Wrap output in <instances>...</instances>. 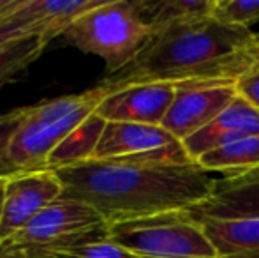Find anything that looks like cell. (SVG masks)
<instances>
[{
	"label": "cell",
	"mask_w": 259,
	"mask_h": 258,
	"mask_svg": "<svg viewBox=\"0 0 259 258\" xmlns=\"http://www.w3.org/2000/svg\"><path fill=\"white\" fill-rule=\"evenodd\" d=\"M65 198L97 210L108 225L162 212L189 210L205 202L221 175L198 163L89 161L55 172Z\"/></svg>",
	"instance_id": "cell-1"
},
{
	"label": "cell",
	"mask_w": 259,
	"mask_h": 258,
	"mask_svg": "<svg viewBox=\"0 0 259 258\" xmlns=\"http://www.w3.org/2000/svg\"><path fill=\"white\" fill-rule=\"evenodd\" d=\"M252 28L226 25L213 16L171 25L154 32L150 41L127 65L106 75L99 85L109 92L145 83L166 85H236L256 69Z\"/></svg>",
	"instance_id": "cell-2"
},
{
	"label": "cell",
	"mask_w": 259,
	"mask_h": 258,
	"mask_svg": "<svg viewBox=\"0 0 259 258\" xmlns=\"http://www.w3.org/2000/svg\"><path fill=\"white\" fill-rule=\"evenodd\" d=\"M154 35L141 0H103L62 34L67 45L101 57L108 75L127 65Z\"/></svg>",
	"instance_id": "cell-3"
},
{
	"label": "cell",
	"mask_w": 259,
	"mask_h": 258,
	"mask_svg": "<svg viewBox=\"0 0 259 258\" xmlns=\"http://www.w3.org/2000/svg\"><path fill=\"white\" fill-rule=\"evenodd\" d=\"M109 239L138 258H215L203 227L185 210L109 225Z\"/></svg>",
	"instance_id": "cell-4"
},
{
	"label": "cell",
	"mask_w": 259,
	"mask_h": 258,
	"mask_svg": "<svg viewBox=\"0 0 259 258\" xmlns=\"http://www.w3.org/2000/svg\"><path fill=\"white\" fill-rule=\"evenodd\" d=\"M92 159L99 161L194 163L184 143L162 126L106 122Z\"/></svg>",
	"instance_id": "cell-5"
},
{
	"label": "cell",
	"mask_w": 259,
	"mask_h": 258,
	"mask_svg": "<svg viewBox=\"0 0 259 258\" xmlns=\"http://www.w3.org/2000/svg\"><path fill=\"white\" fill-rule=\"evenodd\" d=\"M108 227L104 217L89 203L60 196L42 209L28 227L4 244L52 248L81 241Z\"/></svg>",
	"instance_id": "cell-6"
},
{
	"label": "cell",
	"mask_w": 259,
	"mask_h": 258,
	"mask_svg": "<svg viewBox=\"0 0 259 258\" xmlns=\"http://www.w3.org/2000/svg\"><path fill=\"white\" fill-rule=\"evenodd\" d=\"M64 195L58 175L53 170L18 172L6 180L0 244L20 234L42 209Z\"/></svg>",
	"instance_id": "cell-7"
},
{
	"label": "cell",
	"mask_w": 259,
	"mask_h": 258,
	"mask_svg": "<svg viewBox=\"0 0 259 258\" xmlns=\"http://www.w3.org/2000/svg\"><path fill=\"white\" fill-rule=\"evenodd\" d=\"M236 97V87L228 83L180 85L162 121V128L184 141L219 117Z\"/></svg>",
	"instance_id": "cell-8"
},
{
	"label": "cell",
	"mask_w": 259,
	"mask_h": 258,
	"mask_svg": "<svg viewBox=\"0 0 259 258\" xmlns=\"http://www.w3.org/2000/svg\"><path fill=\"white\" fill-rule=\"evenodd\" d=\"M92 115H74L60 122H42L32 117L28 106L27 115L9 143L11 163L18 172L48 170V159L55 149Z\"/></svg>",
	"instance_id": "cell-9"
},
{
	"label": "cell",
	"mask_w": 259,
	"mask_h": 258,
	"mask_svg": "<svg viewBox=\"0 0 259 258\" xmlns=\"http://www.w3.org/2000/svg\"><path fill=\"white\" fill-rule=\"evenodd\" d=\"M177 87L166 83L133 85L111 92L97 106L96 114L106 122L162 126L167 110L173 104Z\"/></svg>",
	"instance_id": "cell-10"
},
{
	"label": "cell",
	"mask_w": 259,
	"mask_h": 258,
	"mask_svg": "<svg viewBox=\"0 0 259 258\" xmlns=\"http://www.w3.org/2000/svg\"><path fill=\"white\" fill-rule=\"evenodd\" d=\"M199 219H259V168L221 175L205 202L185 210Z\"/></svg>",
	"instance_id": "cell-11"
},
{
	"label": "cell",
	"mask_w": 259,
	"mask_h": 258,
	"mask_svg": "<svg viewBox=\"0 0 259 258\" xmlns=\"http://www.w3.org/2000/svg\"><path fill=\"white\" fill-rule=\"evenodd\" d=\"M256 134H259V110L238 96L224 112L219 114V117L182 143L189 158L198 163L201 156L215 149Z\"/></svg>",
	"instance_id": "cell-12"
},
{
	"label": "cell",
	"mask_w": 259,
	"mask_h": 258,
	"mask_svg": "<svg viewBox=\"0 0 259 258\" xmlns=\"http://www.w3.org/2000/svg\"><path fill=\"white\" fill-rule=\"evenodd\" d=\"M101 2L103 0H20L9 18H16L30 27L46 46L53 38H62L76 18L89 13Z\"/></svg>",
	"instance_id": "cell-13"
},
{
	"label": "cell",
	"mask_w": 259,
	"mask_h": 258,
	"mask_svg": "<svg viewBox=\"0 0 259 258\" xmlns=\"http://www.w3.org/2000/svg\"><path fill=\"white\" fill-rule=\"evenodd\" d=\"M217 258H259V219H199Z\"/></svg>",
	"instance_id": "cell-14"
},
{
	"label": "cell",
	"mask_w": 259,
	"mask_h": 258,
	"mask_svg": "<svg viewBox=\"0 0 259 258\" xmlns=\"http://www.w3.org/2000/svg\"><path fill=\"white\" fill-rule=\"evenodd\" d=\"M104 126L106 121H103L97 114L87 119L79 128H76L55 149L48 159V170L57 172V170L65 168V166H72L92 159Z\"/></svg>",
	"instance_id": "cell-15"
},
{
	"label": "cell",
	"mask_w": 259,
	"mask_h": 258,
	"mask_svg": "<svg viewBox=\"0 0 259 258\" xmlns=\"http://www.w3.org/2000/svg\"><path fill=\"white\" fill-rule=\"evenodd\" d=\"M198 165L217 175H233L259 168V134L215 149L201 156Z\"/></svg>",
	"instance_id": "cell-16"
},
{
	"label": "cell",
	"mask_w": 259,
	"mask_h": 258,
	"mask_svg": "<svg viewBox=\"0 0 259 258\" xmlns=\"http://www.w3.org/2000/svg\"><path fill=\"white\" fill-rule=\"evenodd\" d=\"M141 7L147 23L152 27V30L157 32L171 25L210 18L213 11V0H141Z\"/></svg>",
	"instance_id": "cell-17"
},
{
	"label": "cell",
	"mask_w": 259,
	"mask_h": 258,
	"mask_svg": "<svg viewBox=\"0 0 259 258\" xmlns=\"http://www.w3.org/2000/svg\"><path fill=\"white\" fill-rule=\"evenodd\" d=\"M34 249L41 258H138L109 239V225L71 244Z\"/></svg>",
	"instance_id": "cell-18"
},
{
	"label": "cell",
	"mask_w": 259,
	"mask_h": 258,
	"mask_svg": "<svg viewBox=\"0 0 259 258\" xmlns=\"http://www.w3.org/2000/svg\"><path fill=\"white\" fill-rule=\"evenodd\" d=\"M45 48L41 39L32 35L0 50V87L14 80L34 60H37Z\"/></svg>",
	"instance_id": "cell-19"
},
{
	"label": "cell",
	"mask_w": 259,
	"mask_h": 258,
	"mask_svg": "<svg viewBox=\"0 0 259 258\" xmlns=\"http://www.w3.org/2000/svg\"><path fill=\"white\" fill-rule=\"evenodd\" d=\"M211 16L226 25L250 28L259 23V0H213Z\"/></svg>",
	"instance_id": "cell-20"
},
{
	"label": "cell",
	"mask_w": 259,
	"mask_h": 258,
	"mask_svg": "<svg viewBox=\"0 0 259 258\" xmlns=\"http://www.w3.org/2000/svg\"><path fill=\"white\" fill-rule=\"evenodd\" d=\"M27 110L28 106H23L7 114H0V179H9L11 175L18 173L9 158V143L27 115Z\"/></svg>",
	"instance_id": "cell-21"
},
{
	"label": "cell",
	"mask_w": 259,
	"mask_h": 258,
	"mask_svg": "<svg viewBox=\"0 0 259 258\" xmlns=\"http://www.w3.org/2000/svg\"><path fill=\"white\" fill-rule=\"evenodd\" d=\"M32 35H35L34 30L16 18H7L6 21H0V50Z\"/></svg>",
	"instance_id": "cell-22"
},
{
	"label": "cell",
	"mask_w": 259,
	"mask_h": 258,
	"mask_svg": "<svg viewBox=\"0 0 259 258\" xmlns=\"http://www.w3.org/2000/svg\"><path fill=\"white\" fill-rule=\"evenodd\" d=\"M236 92L259 110V67L252 69L236 82Z\"/></svg>",
	"instance_id": "cell-23"
},
{
	"label": "cell",
	"mask_w": 259,
	"mask_h": 258,
	"mask_svg": "<svg viewBox=\"0 0 259 258\" xmlns=\"http://www.w3.org/2000/svg\"><path fill=\"white\" fill-rule=\"evenodd\" d=\"M0 258H41L30 246L0 244Z\"/></svg>",
	"instance_id": "cell-24"
},
{
	"label": "cell",
	"mask_w": 259,
	"mask_h": 258,
	"mask_svg": "<svg viewBox=\"0 0 259 258\" xmlns=\"http://www.w3.org/2000/svg\"><path fill=\"white\" fill-rule=\"evenodd\" d=\"M6 180H7V179H0V225H2L4 200H6Z\"/></svg>",
	"instance_id": "cell-25"
},
{
	"label": "cell",
	"mask_w": 259,
	"mask_h": 258,
	"mask_svg": "<svg viewBox=\"0 0 259 258\" xmlns=\"http://www.w3.org/2000/svg\"><path fill=\"white\" fill-rule=\"evenodd\" d=\"M252 57L254 62H256V67H259V32H256V38H254L252 43Z\"/></svg>",
	"instance_id": "cell-26"
},
{
	"label": "cell",
	"mask_w": 259,
	"mask_h": 258,
	"mask_svg": "<svg viewBox=\"0 0 259 258\" xmlns=\"http://www.w3.org/2000/svg\"><path fill=\"white\" fill-rule=\"evenodd\" d=\"M215 258H217V256H215Z\"/></svg>",
	"instance_id": "cell-27"
}]
</instances>
